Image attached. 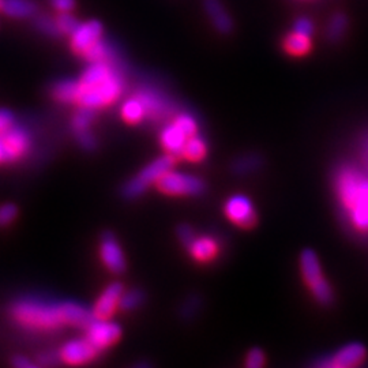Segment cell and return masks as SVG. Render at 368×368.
<instances>
[{"label": "cell", "instance_id": "484cf974", "mask_svg": "<svg viewBox=\"0 0 368 368\" xmlns=\"http://www.w3.org/2000/svg\"><path fill=\"white\" fill-rule=\"evenodd\" d=\"M54 97L61 102H77L78 99V81L64 80L58 82L54 87Z\"/></svg>", "mask_w": 368, "mask_h": 368}, {"label": "cell", "instance_id": "30bf717a", "mask_svg": "<svg viewBox=\"0 0 368 368\" xmlns=\"http://www.w3.org/2000/svg\"><path fill=\"white\" fill-rule=\"evenodd\" d=\"M226 217L238 226L252 228L257 224V213L251 201L245 195H233L225 204Z\"/></svg>", "mask_w": 368, "mask_h": 368}, {"label": "cell", "instance_id": "f546056e", "mask_svg": "<svg viewBox=\"0 0 368 368\" xmlns=\"http://www.w3.org/2000/svg\"><path fill=\"white\" fill-rule=\"evenodd\" d=\"M56 22H58V26H59L61 33L68 35V36H70V35L77 29V26L81 23V22H78V20H77L74 16H71V13H61V14L56 17Z\"/></svg>", "mask_w": 368, "mask_h": 368}, {"label": "cell", "instance_id": "1f68e13d", "mask_svg": "<svg viewBox=\"0 0 368 368\" xmlns=\"http://www.w3.org/2000/svg\"><path fill=\"white\" fill-rule=\"evenodd\" d=\"M265 364V355L261 349L254 348L248 352L247 355V360H245V366L250 368H259Z\"/></svg>", "mask_w": 368, "mask_h": 368}, {"label": "cell", "instance_id": "4dcf8cb0", "mask_svg": "<svg viewBox=\"0 0 368 368\" xmlns=\"http://www.w3.org/2000/svg\"><path fill=\"white\" fill-rule=\"evenodd\" d=\"M142 293L138 290H130L125 293L123 292L121 307L123 309H134L135 307H138L142 303Z\"/></svg>", "mask_w": 368, "mask_h": 368}, {"label": "cell", "instance_id": "cb8c5ba5", "mask_svg": "<svg viewBox=\"0 0 368 368\" xmlns=\"http://www.w3.org/2000/svg\"><path fill=\"white\" fill-rule=\"evenodd\" d=\"M284 49L292 56H303L311 51L309 37L302 36L296 32L289 33L284 40Z\"/></svg>", "mask_w": 368, "mask_h": 368}, {"label": "cell", "instance_id": "8fae6325", "mask_svg": "<svg viewBox=\"0 0 368 368\" xmlns=\"http://www.w3.org/2000/svg\"><path fill=\"white\" fill-rule=\"evenodd\" d=\"M97 352L99 349L87 338L73 340L63 345L59 357L68 366H83L93 362L97 356Z\"/></svg>", "mask_w": 368, "mask_h": 368}, {"label": "cell", "instance_id": "5bb4252c", "mask_svg": "<svg viewBox=\"0 0 368 368\" xmlns=\"http://www.w3.org/2000/svg\"><path fill=\"white\" fill-rule=\"evenodd\" d=\"M123 286L121 284H112L108 286L93 308V317L96 319H109L118 307H121L123 295Z\"/></svg>", "mask_w": 368, "mask_h": 368}, {"label": "cell", "instance_id": "603a6c76", "mask_svg": "<svg viewBox=\"0 0 368 368\" xmlns=\"http://www.w3.org/2000/svg\"><path fill=\"white\" fill-rule=\"evenodd\" d=\"M206 150H207V147H206L204 140L198 134H195V135L187 138L180 156L188 161L200 163L201 160H204Z\"/></svg>", "mask_w": 368, "mask_h": 368}, {"label": "cell", "instance_id": "3957f363", "mask_svg": "<svg viewBox=\"0 0 368 368\" xmlns=\"http://www.w3.org/2000/svg\"><path fill=\"white\" fill-rule=\"evenodd\" d=\"M14 321L30 330H55L64 326L61 305L47 303L39 299H22L11 308Z\"/></svg>", "mask_w": 368, "mask_h": 368}, {"label": "cell", "instance_id": "f35d334b", "mask_svg": "<svg viewBox=\"0 0 368 368\" xmlns=\"http://www.w3.org/2000/svg\"><path fill=\"white\" fill-rule=\"evenodd\" d=\"M0 163H6V157H4V149L1 145V140H0Z\"/></svg>", "mask_w": 368, "mask_h": 368}, {"label": "cell", "instance_id": "60d3db41", "mask_svg": "<svg viewBox=\"0 0 368 368\" xmlns=\"http://www.w3.org/2000/svg\"><path fill=\"white\" fill-rule=\"evenodd\" d=\"M0 4H1V0H0Z\"/></svg>", "mask_w": 368, "mask_h": 368}, {"label": "cell", "instance_id": "7c38bea8", "mask_svg": "<svg viewBox=\"0 0 368 368\" xmlns=\"http://www.w3.org/2000/svg\"><path fill=\"white\" fill-rule=\"evenodd\" d=\"M367 356V350L362 344L353 343L341 348L327 360L319 362L317 366L330 368H352L360 366Z\"/></svg>", "mask_w": 368, "mask_h": 368}, {"label": "cell", "instance_id": "d590c367", "mask_svg": "<svg viewBox=\"0 0 368 368\" xmlns=\"http://www.w3.org/2000/svg\"><path fill=\"white\" fill-rule=\"evenodd\" d=\"M49 1L54 6V8L58 10L59 13H70L75 6V0H49Z\"/></svg>", "mask_w": 368, "mask_h": 368}, {"label": "cell", "instance_id": "83f0119b", "mask_svg": "<svg viewBox=\"0 0 368 368\" xmlns=\"http://www.w3.org/2000/svg\"><path fill=\"white\" fill-rule=\"evenodd\" d=\"M35 25H36L37 30H40L41 33H44L47 36H59L61 35L56 18L54 20L49 16H39L35 20Z\"/></svg>", "mask_w": 368, "mask_h": 368}, {"label": "cell", "instance_id": "8d00e7d4", "mask_svg": "<svg viewBox=\"0 0 368 368\" xmlns=\"http://www.w3.org/2000/svg\"><path fill=\"white\" fill-rule=\"evenodd\" d=\"M179 238H180V240H182V243L187 245L191 240H192V238L195 236V232L190 228V226H187V225H184V226H180L179 228Z\"/></svg>", "mask_w": 368, "mask_h": 368}, {"label": "cell", "instance_id": "74e56055", "mask_svg": "<svg viewBox=\"0 0 368 368\" xmlns=\"http://www.w3.org/2000/svg\"><path fill=\"white\" fill-rule=\"evenodd\" d=\"M14 366L18 368H32L36 367L30 360H27L26 357H16L14 360Z\"/></svg>", "mask_w": 368, "mask_h": 368}, {"label": "cell", "instance_id": "7402d4cb", "mask_svg": "<svg viewBox=\"0 0 368 368\" xmlns=\"http://www.w3.org/2000/svg\"><path fill=\"white\" fill-rule=\"evenodd\" d=\"M85 59L90 63H111V64H116V61H119V56H118V52L116 49L114 48L112 44L106 42V41L100 40L92 49H89L85 56Z\"/></svg>", "mask_w": 368, "mask_h": 368}, {"label": "cell", "instance_id": "836d02e7", "mask_svg": "<svg viewBox=\"0 0 368 368\" xmlns=\"http://www.w3.org/2000/svg\"><path fill=\"white\" fill-rule=\"evenodd\" d=\"M293 32H296L302 36H306V37H311L314 33V23L308 18H299L295 22Z\"/></svg>", "mask_w": 368, "mask_h": 368}, {"label": "cell", "instance_id": "4316f807", "mask_svg": "<svg viewBox=\"0 0 368 368\" xmlns=\"http://www.w3.org/2000/svg\"><path fill=\"white\" fill-rule=\"evenodd\" d=\"M348 27V18L338 13L336 16L331 17V20H329V25H327V39L330 41H338L344 35H345V30Z\"/></svg>", "mask_w": 368, "mask_h": 368}, {"label": "cell", "instance_id": "2e32d148", "mask_svg": "<svg viewBox=\"0 0 368 368\" xmlns=\"http://www.w3.org/2000/svg\"><path fill=\"white\" fill-rule=\"evenodd\" d=\"M188 248L190 255L198 262H210L213 261L220 251L219 242L210 236H194L192 240L185 245Z\"/></svg>", "mask_w": 368, "mask_h": 368}, {"label": "cell", "instance_id": "f1b7e54d", "mask_svg": "<svg viewBox=\"0 0 368 368\" xmlns=\"http://www.w3.org/2000/svg\"><path fill=\"white\" fill-rule=\"evenodd\" d=\"M173 123L183 131L187 137H192V135L198 134V124L195 122V119L188 114L179 115Z\"/></svg>", "mask_w": 368, "mask_h": 368}, {"label": "cell", "instance_id": "e0dca14e", "mask_svg": "<svg viewBox=\"0 0 368 368\" xmlns=\"http://www.w3.org/2000/svg\"><path fill=\"white\" fill-rule=\"evenodd\" d=\"M187 138L188 137L173 122L165 125L160 134V142H161L164 150L168 154L175 156V157L182 154L184 143L187 141Z\"/></svg>", "mask_w": 368, "mask_h": 368}, {"label": "cell", "instance_id": "4fadbf2b", "mask_svg": "<svg viewBox=\"0 0 368 368\" xmlns=\"http://www.w3.org/2000/svg\"><path fill=\"white\" fill-rule=\"evenodd\" d=\"M135 96L142 102L146 118L152 121H161L172 114V106L169 102L154 89L145 87L135 93Z\"/></svg>", "mask_w": 368, "mask_h": 368}, {"label": "cell", "instance_id": "44dd1931", "mask_svg": "<svg viewBox=\"0 0 368 368\" xmlns=\"http://www.w3.org/2000/svg\"><path fill=\"white\" fill-rule=\"evenodd\" d=\"M61 311H63L64 325L68 326L87 327L94 318L89 309L77 303H63Z\"/></svg>", "mask_w": 368, "mask_h": 368}, {"label": "cell", "instance_id": "277c9868", "mask_svg": "<svg viewBox=\"0 0 368 368\" xmlns=\"http://www.w3.org/2000/svg\"><path fill=\"white\" fill-rule=\"evenodd\" d=\"M300 267L303 278L308 288L311 289L314 298L321 305H330L333 302V290L326 278H324L319 259L312 250H305L302 252Z\"/></svg>", "mask_w": 368, "mask_h": 368}, {"label": "cell", "instance_id": "52a82bcc", "mask_svg": "<svg viewBox=\"0 0 368 368\" xmlns=\"http://www.w3.org/2000/svg\"><path fill=\"white\" fill-rule=\"evenodd\" d=\"M71 48L75 54L85 56L102 39V25L99 20H87L80 23L70 35Z\"/></svg>", "mask_w": 368, "mask_h": 368}, {"label": "cell", "instance_id": "ba28073f", "mask_svg": "<svg viewBox=\"0 0 368 368\" xmlns=\"http://www.w3.org/2000/svg\"><path fill=\"white\" fill-rule=\"evenodd\" d=\"M0 140L4 149L6 163L20 160L30 149V138L20 127L13 125L8 131L0 134Z\"/></svg>", "mask_w": 368, "mask_h": 368}, {"label": "cell", "instance_id": "8992f818", "mask_svg": "<svg viewBox=\"0 0 368 368\" xmlns=\"http://www.w3.org/2000/svg\"><path fill=\"white\" fill-rule=\"evenodd\" d=\"M156 185L163 194L173 195V197L198 195L204 191V182L200 178L187 173H180L172 169L165 172L157 180Z\"/></svg>", "mask_w": 368, "mask_h": 368}, {"label": "cell", "instance_id": "7a4b0ae2", "mask_svg": "<svg viewBox=\"0 0 368 368\" xmlns=\"http://www.w3.org/2000/svg\"><path fill=\"white\" fill-rule=\"evenodd\" d=\"M337 192L352 225L368 232V176L353 168H344L337 176Z\"/></svg>", "mask_w": 368, "mask_h": 368}, {"label": "cell", "instance_id": "d6a6232c", "mask_svg": "<svg viewBox=\"0 0 368 368\" xmlns=\"http://www.w3.org/2000/svg\"><path fill=\"white\" fill-rule=\"evenodd\" d=\"M17 217V209L14 204L0 206V225H8Z\"/></svg>", "mask_w": 368, "mask_h": 368}, {"label": "cell", "instance_id": "6da1fadb", "mask_svg": "<svg viewBox=\"0 0 368 368\" xmlns=\"http://www.w3.org/2000/svg\"><path fill=\"white\" fill-rule=\"evenodd\" d=\"M124 90V78L118 66L90 63L78 81L77 102L83 108L97 109L116 102Z\"/></svg>", "mask_w": 368, "mask_h": 368}, {"label": "cell", "instance_id": "ac0fdd59", "mask_svg": "<svg viewBox=\"0 0 368 368\" xmlns=\"http://www.w3.org/2000/svg\"><path fill=\"white\" fill-rule=\"evenodd\" d=\"M204 6L210 22L220 33L226 35L232 30L233 22L220 0H204Z\"/></svg>", "mask_w": 368, "mask_h": 368}, {"label": "cell", "instance_id": "d4e9b609", "mask_svg": "<svg viewBox=\"0 0 368 368\" xmlns=\"http://www.w3.org/2000/svg\"><path fill=\"white\" fill-rule=\"evenodd\" d=\"M122 116L125 122L131 124L142 122L143 119H146V111L142 102L137 96L124 102L122 105Z\"/></svg>", "mask_w": 368, "mask_h": 368}, {"label": "cell", "instance_id": "ffe728a7", "mask_svg": "<svg viewBox=\"0 0 368 368\" xmlns=\"http://www.w3.org/2000/svg\"><path fill=\"white\" fill-rule=\"evenodd\" d=\"M0 10L4 16L16 20L32 18L39 11L37 4L33 0H1Z\"/></svg>", "mask_w": 368, "mask_h": 368}, {"label": "cell", "instance_id": "5b68a950", "mask_svg": "<svg viewBox=\"0 0 368 368\" xmlns=\"http://www.w3.org/2000/svg\"><path fill=\"white\" fill-rule=\"evenodd\" d=\"M173 164H175V156H171V154H166L164 157L157 159L156 161L149 164L134 179H131L127 183L124 188V194L130 198L141 195L152 184L157 183V180L163 176L165 172L172 169Z\"/></svg>", "mask_w": 368, "mask_h": 368}, {"label": "cell", "instance_id": "ab89813d", "mask_svg": "<svg viewBox=\"0 0 368 368\" xmlns=\"http://www.w3.org/2000/svg\"><path fill=\"white\" fill-rule=\"evenodd\" d=\"M364 157H366V161L368 164V141L366 142V146H364Z\"/></svg>", "mask_w": 368, "mask_h": 368}, {"label": "cell", "instance_id": "e575fe53", "mask_svg": "<svg viewBox=\"0 0 368 368\" xmlns=\"http://www.w3.org/2000/svg\"><path fill=\"white\" fill-rule=\"evenodd\" d=\"M14 125V118L8 111L0 109V134L8 131Z\"/></svg>", "mask_w": 368, "mask_h": 368}, {"label": "cell", "instance_id": "d6986e66", "mask_svg": "<svg viewBox=\"0 0 368 368\" xmlns=\"http://www.w3.org/2000/svg\"><path fill=\"white\" fill-rule=\"evenodd\" d=\"M94 109L90 108H83L82 106L81 111L75 115L74 118V128L77 133V138L81 142L83 147L86 149H92L94 147L96 141L90 133V124L94 121Z\"/></svg>", "mask_w": 368, "mask_h": 368}, {"label": "cell", "instance_id": "9c48e42d", "mask_svg": "<svg viewBox=\"0 0 368 368\" xmlns=\"http://www.w3.org/2000/svg\"><path fill=\"white\" fill-rule=\"evenodd\" d=\"M87 329V340L97 348L99 350L106 349L118 343L121 338L122 330L119 325L109 322V319H96L89 324Z\"/></svg>", "mask_w": 368, "mask_h": 368}, {"label": "cell", "instance_id": "9a60e30c", "mask_svg": "<svg viewBox=\"0 0 368 368\" xmlns=\"http://www.w3.org/2000/svg\"><path fill=\"white\" fill-rule=\"evenodd\" d=\"M100 255L102 262L111 271L114 273H122L125 267V259L123 254L122 248L119 243L115 240L112 235H105L102 238L100 245Z\"/></svg>", "mask_w": 368, "mask_h": 368}]
</instances>
